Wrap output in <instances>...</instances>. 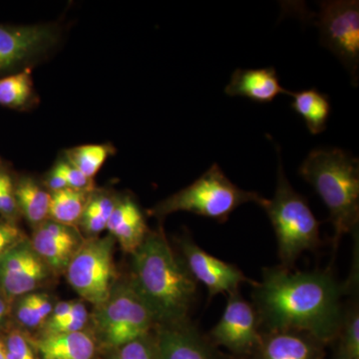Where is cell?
I'll return each instance as SVG.
<instances>
[{
	"instance_id": "cell-1",
	"label": "cell",
	"mask_w": 359,
	"mask_h": 359,
	"mask_svg": "<svg viewBox=\"0 0 359 359\" xmlns=\"http://www.w3.org/2000/svg\"><path fill=\"white\" fill-rule=\"evenodd\" d=\"M252 287L255 309L268 334L299 332L323 346L339 339L344 289L330 269L294 273L282 266L264 269L263 280Z\"/></svg>"
},
{
	"instance_id": "cell-2",
	"label": "cell",
	"mask_w": 359,
	"mask_h": 359,
	"mask_svg": "<svg viewBox=\"0 0 359 359\" xmlns=\"http://www.w3.org/2000/svg\"><path fill=\"white\" fill-rule=\"evenodd\" d=\"M132 283L148 304L156 323L177 325L187 320L197 294V280L174 254L162 230L149 231L133 254Z\"/></svg>"
},
{
	"instance_id": "cell-3",
	"label": "cell",
	"mask_w": 359,
	"mask_h": 359,
	"mask_svg": "<svg viewBox=\"0 0 359 359\" xmlns=\"http://www.w3.org/2000/svg\"><path fill=\"white\" fill-rule=\"evenodd\" d=\"M304 181L327 205L334 229V245L358 228L359 222V162L339 148L314 149L299 169Z\"/></svg>"
},
{
	"instance_id": "cell-4",
	"label": "cell",
	"mask_w": 359,
	"mask_h": 359,
	"mask_svg": "<svg viewBox=\"0 0 359 359\" xmlns=\"http://www.w3.org/2000/svg\"><path fill=\"white\" fill-rule=\"evenodd\" d=\"M275 145L278 160L275 195L262 208L275 230L282 266L290 269L302 252L320 244V223L306 198L290 185L283 169L280 146Z\"/></svg>"
},
{
	"instance_id": "cell-5",
	"label": "cell",
	"mask_w": 359,
	"mask_h": 359,
	"mask_svg": "<svg viewBox=\"0 0 359 359\" xmlns=\"http://www.w3.org/2000/svg\"><path fill=\"white\" fill-rule=\"evenodd\" d=\"M266 202L259 194L235 185L214 164L190 186L156 205L152 214L163 218L172 212H188L224 223L240 205L255 203L263 207Z\"/></svg>"
},
{
	"instance_id": "cell-6",
	"label": "cell",
	"mask_w": 359,
	"mask_h": 359,
	"mask_svg": "<svg viewBox=\"0 0 359 359\" xmlns=\"http://www.w3.org/2000/svg\"><path fill=\"white\" fill-rule=\"evenodd\" d=\"M98 309L97 332L101 346L108 351L148 335L156 323L152 311L132 283L118 287Z\"/></svg>"
},
{
	"instance_id": "cell-7",
	"label": "cell",
	"mask_w": 359,
	"mask_h": 359,
	"mask_svg": "<svg viewBox=\"0 0 359 359\" xmlns=\"http://www.w3.org/2000/svg\"><path fill=\"white\" fill-rule=\"evenodd\" d=\"M114 238L83 242L68 264L67 280L78 294L97 308L109 299L115 282Z\"/></svg>"
},
{
	"instance_id": "cell-8",
	"label": "cell",
	"mask_w": 359,
	"mask_h": 359,
	"mask_svg": "<svg viewBox=\"0 0 359 359\" xmlns=\"http://www.w3.org/2000/svg\"><path fill=\"white\" fill-rule=\"evenodd\" d=\"M314 25L320 28V43L330 49L351 73L358 85L359 68V2L332 0L320 2Z\"/></svg>"
},
{
	"instance_id": "cell-9",
	"label": "cell",
	"mask_w": 359,
	"mask_h": 359,
	"mask_svg": "<svg viewBox=\"0 0 359 359\" xmlns=\"http://www.w3.org/2000/svg\"><path fill=\"white\" fill-rule=\"evenodd\" d=\"M61 39L56 23L0 25V73L32 67L53 50Z\"/></svg>"
},
{
	"instance_id": "cell-10",
	"label": "cell",
	"mask_w": 359,
	"mask_h": 359,
	"mask_svg": "<svg viewBox=\"0 0 359 359\" xmlns=\"http://www.w3.org/2000/svg\"><path fill=\"white\" fill-rule=\"evenodd\" d=\"M259 318L254 306L238 292L229 294L228 302L221 320L210 332L214 346L228 349L238 358L254 355L262 341Z\"/></svg>"
},
{
	"instance_id": "cell-11",
	"label": "cell",
	"mask_w": 359,
	"mask_h": 359,
	"mask_svg": "<svg viewBox=\"0 0 359 359\" xmlns=\"http://www.w3.org/2000/svg\"><path fill=\"white\" fill-rule=\"evenodd\" d=\"M180 244L187 268L197 283H204L207 287L210 299L217 294L238 292L242 283H256L237 266L208 254L190 238L184 237Z\"/></svg>"
},
{
	"instance_id": "cell-12",
	"label": "cell",
	"mask_w": 359,
	"mask_h": 359,
	"mask_svg": "<svg viewBox=\"0 0 359 359\" xmlns=\"http://www.w3.org/2000/svg\"><path fill=\"white\" fill-rule=\"evenodd\" d=\"M49 266L25 240L0 261V290L7 299L28 294L46 280Z\"/></svg>"
},
{
	"instance_id": "cell-13",
	"label": "cell",
	"mask_w": 359,
	"mask_h": 359,
	"mask_svg": "<svg viewBox=\"0 0 359 359\" xmlns=\"http://www.w3.org/2000/svg\"><path fill=\"white\" fill-rule=\"evenodd\" d=\"M154 340L158 359H222L216 346L188 320L163 325Z\"/></svg>"
},
{
	"instance_id": "cell-14",
	"label": "cell",
	"mask_w": 359,
	"mask_h": 359,
	"mask_svg": "<svg viewBox=\"0 0 359 359\" xmlns=\"http://www.w3.org/2000/svg\"><path fill=\"white\" fill-rule=\"evenodd\" d=\"M30 243L49 269L63 271L83 241L73 226L47 219L36 226Z\"/></svg>"
},
{
	"instance_id": "cell-15",
	"label": "cell",
	"mask_w": 359,
	"mask_h": 359,
	"mask_svg": "<svg viewBox=\"0 0 359 359\" xmlns=\"http://www.w3.org/2000/svg\"><path fill=\"white\" fill-rule=\"evenodd\" d=\"M290 92L282 87L273 67L235 70L224 88L228 96L245 97L257 103L273 102L280 94L290 96Z\"/></svg>"
},
{
	"instance_id": "cell-16",
	"label": "cell",
	"mask_w": 359,
	"mask_h": 359,
	"mask_svg": "<svg viewBox=\"0 0 359 359\" xmlns=\"http://www.w3.org/2000/svg\"><path fill=\"white\" fill-rule=\"evenodd\" d=\"M111 236L126 252L134 254L149 233L141 208L130 196L118 198L107 223Z\"/></svg>"
},
{
	"instance_id": "cell-17",
	"label": "cell",
	"mask_w": 359,
	"mask_h": 359,
	"mask_svg": "<svg viewBox=\"0 0 359 359\" xmlns=\"http://www.w3.org/2000/svg\"><path fill=\"white\" fill-rule=\"evenodd\" d=\"M323 344L299 332H271L262 337L254 359H323Z\"/></svg>"
},
{
	"instance_id": "cell-18",
	"label": "cell",
	"mask_w": 359,
	"mask_h": 359,
	"mask_svg": "<svg viewBox=\"0 0 359 359\" xmlns=\"http://www.w3.org/2000/svg\"><path fill=\"white\" fill-rule=\"evenodd\" d=\"M29 340L39 359H97L98 354L96 340L84 330Z\"/></svg>"
},
{
	"instance_id": "cell-19",
	"label": "cell",
	"mask_w": 359,
	"mask_h": 359,
	"mask_svg": "<svg viewBox=\"0 0 359 359\" xmlns=\"http://www.w3.org/2000/svg\"><path fill=\"white\" fill-rule=\"evenodd\" d=\"M18 212L28 223L39 226L49 219L51 193L34 179L23 177L14 183Z\"/></svg>"
},
{
	"instance_id": "cell-20",
	"label": "cell",
	"mask_w": 359,
	"mask_h": 359,
	"mask_svg": "<svg viewBox=\"0 0 359 359\" xmlns=\"http://www.w3.org/2000/svg\"><path fill=\"white\" fill-rule=\"evenodd\" d=\"M294 98L292 110L295 111L306 122L309 133L318 135L327 129L332 106L330 98L316 88L290 92Z\"/></svg>"
},
{
	"instance_id": "cell-21",
	"label": "cell",
	"mask_w": 359,
	"mask_h": 359,
	"mask_svg": "<svg viewBox=\"0 0 359 359\" xmlns=\"http://www.w3.org/2000/svg\"><path fill=\"white\" fill-rule=\"evenodd\" d=\"M32 68L0 77V106L9 109L22 110L34 106L39 101L33 83Z\"/></svg>"
},
{
	"instance_id": "cell-22",
	"label": "cell",
	"mask_w": 359,
	"mask_h": 359,
	"mask_svg": "<svg viewBox=\"0 0 359 359\" xmlns=\"http://www.w3.org/2000/svg\"><path fill=\"white\" fill-rule=\"evenodd\" d=\"M91 192L68 188L51 193L49 219L74 228L81 221Z\"/></svg>"
},
{
	"instance_id": "cell-23",
	"label": "cell",
	"mask_w": 359,
	"mask_h": 359,
	"mask_svg": "<svg viewBox=\"0 0 359 359\" xmlns=\"http://www.w3.org/2000/svg\"><path fill=\"white\" fill-rule=\"evenodd\" d=\"M112 154L113 147L107 144H87L68 149L63 157L85 177L93 180Z\"/></svg>"
},
{
	"instance_id": "cell-24",
	"label": "cell",
	"mask_w": 359,
	"mask_h": 359,
	"mask_svg": "<svg viewBox=\"0 0 359 359\" xmlns=\"http://www.w3.org/2000/svg\"><path fill=\"white\" fill-rule=\"evenodd\" d=\"M116 202L117 199L108 194L91 192L79 224L90 235H98L107 230L108 219L114 210Z\"/></svg>"
},
{
	"instance_id": "cell-25",
	"label": "cell",
	"mask_w": 359,
	"mask_h": 359,
	"mask_svg": "<svg viewBox=\"0 0 359 359\" xmlns=\"http://www.w3.org/2000/svg\"><path fill=\"white\" fill-rule=\"evenodd\" d=\"M339 349L349 359H359V313L354 308L344 313L340 328Z\"/></svg>"
},
{
	"instance_id": "cell-26",
	"label": "cell",
	"mask_w": 359,
	"mask_h": 359,
	"mask_svg": "<svg viewBox=\"0 0 359 359\" xmlns=\"http://www.w3.org/2000/svg\"><path fill=\"white\" fill-rule=\"evenodd\" d=\"M112 359H158L154 337L148 335L112 351Z\"/></svg>"
},
{
	"instance_id": "cell-27",
	"label": "cell",
	"mask_w": 359,
	"mask_h": 359,
	"mask_svg": "<svg viewBox=\"0 0 359 359\" xmlns=\"http://www.w3.org/2000/svg\"><path fill=\"white\" fill-rule=\"evenodd\" d=\"M87 318H88V313H87L84 304L82 302H74L72 309L65 320L56 325L55 327L44 332L43 334L81 332L86 325Z\"/></svg>"
},
{
	"instance_id": "cell-28",
	"label": "cell",
	"mask_w": 359,
	"mask_h": 359,
	"mask_svg": "<svg viewBox=\"0 0 359 359\" xmlns=\"http://www.w3.org/2000/svg\"><path fill=\"white\" fill-rule=\"evenodd\" d=\"M4 341L6 359H39L30 340L20 332H11Z\"/></svg>"
},
{
	"instance_id": "cell-29",
	"label": "cell",
	"mask_w": 359,
	"mask_h": 359,
	"mask_svg": "<svg viewBox=\"0 0 359 359\" xmlns=\"http://www.w3.org/2000/svg\"><path fill=\"white\" fill-rule=\"evenodd\" d=\"M53 169L65 180L68 188L79 191H93V180L85 177L65 157L57 161Z\"/></svg>"
},
{
	"instance_id": "cell-30",
	"label": "cell",
	"mask_w": 359,
	"mask_h": 359,
	"mask_svg": "<svg viewBox=\"0 0 359 359\" xmlns=\"http://www.w3.org/2000/svg\"><path fill=\"white\" fill-rule=\"evenodd\" d=\"M18 212H20L14 192V182L11 175L6 172L0 186V216L2 219L13 222Z\"/></svg>"
},
{
	"instance_id": "cell-31",
	"label": "cell",
	"mask_w": 359,
	"mask_h": 359,
	"mask_svg": "<svg viewBox=\"0 0 359 359\" xmlns=\"http://www.w3.org/2000/svg\"><path fill=\"white\" fill-rule=\"evenodd\" d=\"M26 240L25 233L20 226L8 219L0 221V261L4 259L9 250L13 249L21 242Z\"/></svg>"
},
{
	"instance_id": "cell-32",
	"label": "cell",
	"mask_w": 359,
	"mask_h": 359,
	"mask_svg": "<svg viewBox=\"0 0 359 359\" xmlns=\"http://www.w3.org/2000/svg\"><path fill=\"white\" fill-rule=\"evenodd\" d=\"M16 318L26 327L33 328L40 325L36 313H35L34 297L33 294H28L21 297L20 302L16 306Z\"/></svg>"
},
{
	"instance_id": "cell-33",
	"label": "cell",
	"mask_w": 359,
	"mask_h": 359,
	"mask_svg": "<svg viewBox=\"0 0 359 359\" xmlns=\"http://www.w3.org/2000/svg\"><path fill=\"white\" fill-rule=\"evenodd\" d=\"M73 304L74 302H59L49 316L48 320L46 321V325L44 327V332L50 330V328L55 327L59 323H61L66 316L69 314L71 309H72Z\"/></svg>"
},
{
	"instance_id": "cell-34",
	"label": "cell",
	"mask_w": 359,
	"mask_h": 359,
	"mask_svg": "<svg viewBox=\"0 0 359 359\" xmlns=\"http://www.w3.org/2000/svg\"><path fill=\"white\" fill-rule=\"evenodd\" d=\"M6 309L7 306L6 302H4V299L0 297V320H1L2 318H4V316H6Z\"/></svg>"
},
{
	"instance_id": "cell-35",
	"label": "cell",
	"mask_w": 359,
	"mask_h": 359,
	"mask_svg": "<svg viewBox=\"0 0 359 359\" xmlns=\"http://www.w3.org/2000/svg\"><path fill=\"white\" fill-rule=\"evenodd\" d=\"M0 359H6V347H4V341L1 337H0Z\"/></svg>"
},
{
	"instance_id": "cell-36",
	"label": "cell",
	"mask_w": 359,
	"mask_h": 359,
	"mask_svg": "<svg viewBox=\"0 0 359 359\" xmlns=\"http://www.w3.org/2000/svg\"><path fill=\"white\" fill-rule=\"evenodd\" d=\"M334 359H349V358H347L346 354L342 353L341 351H340L339 349V351H337V354H335Z\"/></svg>"
}]
</instances>
